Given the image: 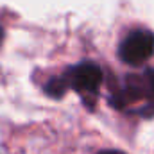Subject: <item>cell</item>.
<instances>
[{
  "label": "cell",
  "mask_w": 154,
  "mask_h": 154,
  "mask_svg": "<svg viewBox=\"0 0 154 154\" xmlns=\"http://www.w3.org/2000/svg\"><path fill=\"white\" fill-rule=\"evenodd\" d=\"M154 54V34L151 31L138 29L127 34L125 39L120 43L118 56L124 63L127 65H142L145 63L151 56Z\"/></svg>",
  "instance_id": "6da1fadb"
},
{
  "label": "cell",
  "mask_w": 154,
  "mask_h": 154,
  "mask_svg": "<svg viewBox=\"0 0 154 154\" xmlns=\"http://www.w3.org/2000/svg\"><path fill=\"white\" fill-rule=\"evenodd\" d=\"M65 81L68 86H72L81 95H84V97L93 95L95 97V93L102 82V70L91 61H82L66 72Z\"/></svg>",
  "instance_id": "7a4b0ae2"
},
{
  "label": "cell",
  "mask_w": 154,
  "mask_h": 154,
  "mask_svg": "<svg viewBox=\"0 0 154 154\" xmlns=\"http://www.w3.org/2000/svg\"><path fill=\"white\" fill-rule=\"evenodd\" d=\"M66 88H68V84H66V81H65L63 77H52V79L45 84L47 95H50V97H54V99H61V97L66 93Z\"/></svg>",
  "instance_id": "3957f363"
},
{
  "label": "cell",
  "mask_w": 154,
  "mask_h": 154,
  "mask_svg": "<svg viewBox=\"0 0 154 154\" xmlns=\"http://www.w3.org/2000/svg\"><path fill=\"white\" fill-rule=\"evenodd\" d=\"M143 82H145V97H149L152 100L154 106V68L147 70L143 74Z\"/></svg>",
  "instance_id": "277c9868"
},
{
  "label": "cell",
  "mask_w": 154,
  "mask_h": 154,
  "mask_svg": "<svg viewBox=\"0 0 154 154\" xmlns=\"http://www.w3.org/2000/svg\"><path fill=\"white\" fill-rule=\"evenodd\" d=\"M97 154H124V152H120V151H113V149H109V151H100V152H97Z\"/></svg>",
  "instance_id": "5b68a950"
},
{
  "label": "cell",
  "mask_w": 154,
  "mask_h": 154,
  "mask_svg": "<svg viewBox=\"0 0 154 154\" xmlns=\"http://www.w3.org/2000/svg\"><path fill=\"white\" fill-rule=\"evenodd\" d=\"M2 41H4V29L0 27V45H2Z\"/></svg>",
  "instance_id": "8992f818"
}]
</instances>
